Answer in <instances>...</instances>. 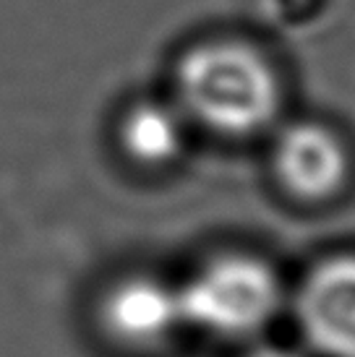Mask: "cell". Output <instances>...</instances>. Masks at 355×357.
Listing matches in <instances>:
<instances>
[{
  "instance_id": "obj_1",
  "label": "cell",
  "mask_w": 355,
  "mask_h": 357,
  "mask_svg": "<svg viewBox=\"0 0 355 357\" xmlns=\"http://www.w3.org/2000/svg\"><path fill=\"white\" fill-rule=\"evenodd\" d=\"M175 105L186 120L222 139H248L272 128L285 89L275 63L243 40H204L175 63Z\"/></svg>"
},
{
  "instance_id": "obj_2",
  "label": "cell",
  "mask_w": 355,
  "mask_h": 357,
  "mask_svg": "<svg viewBox=\"0 0 355 357\" xmlns=\"http://www.w3.org/2000/svg\"><path fill=\"white\" fill-rule=\"evenodd\" d=\"M186 326L217 339L261 334L285 305V284L264 256L222 250L178 284Z\"/></svg>"
},
{
  "instance_id": "obj_6",
  "label": "cell",
  "mask_w": 355,
  "mask_h": 357,
  "mask_svg": "<svg viewBox=\"0 0 355 357\" xmlns=\"http://www.w3.org/2000/svg\"><path fill=\"white\" fill-rule=\"evenodd\" d=\"M118 144L141 167H168L186 146V115L162 100L131 102L118 120Z\"/></svg>"
},
{
  "instance_id": "obj_4",
  "label": "cell",
  "mask_w": 355,
  "mask_h": 357,
  "mask_svg": "<svg viewBox=\"0 0 355 357\" xmlns=\"http://www.w3.org/2000/svg\"><path fill=\"white\" fill-rule=\"evenodd\" d=\"M300 337L321 357H355V250L308 266L293 295Z\"/></svg>"
},
{
  "instance_id": "obj_3",
  "label": "cell",
  "mask_w": 355,
  "mask_h": 357,
  "mask_svg": "<svg viewBox=\"0 0 355 357\" xmlns=\"http://www.w3.org/2000/svg\"><path fill=\"white\" fill-rule=\"evenodd\" d=\"M272 178L296 204H332L353 180L350 144L324 120H293L272 144Z\"/></svg>"
},
{
  "instance_id": "obj_7",
  "label": "cell",
  "mask_w": 355,
  "mask_h": 357,
  "mask_svg": "<svg viewBox=\"0 0 355 357\" xmlns=\"http://www.w3.org/2000/svg\"><path fill=\"white\" fill-rule=\"evenodd\" d=\"M251 357H296V355H287L282 349H264V352H256V355H251Z\"/></svg>"
},
{
  "instance_id": "obj_5",
  "label": "cell",
  "mask_w": 355,
  "mask_h": 357,
  "mask_svg": "<svg viewBox=\"0 0 355 357\" xmlns=\"http://www.w3.org/2000/svg\"><path fill=\"white\" fill-rule=\"evenodd\" d=\"M102 334L123 349H157L186 326L178 284L154 274H126L97 300Z\"/></svg>"
}]
</instances>
